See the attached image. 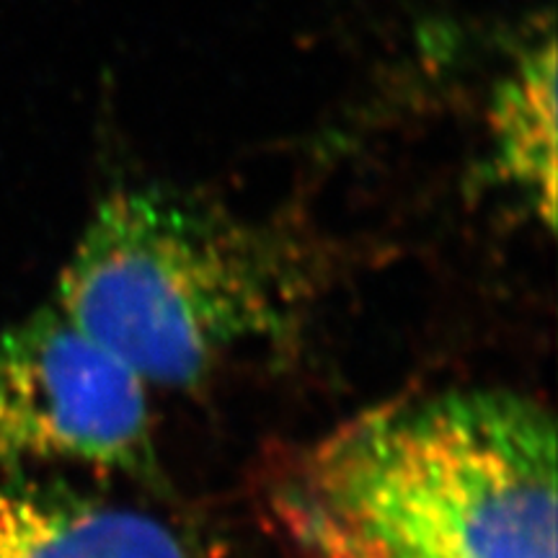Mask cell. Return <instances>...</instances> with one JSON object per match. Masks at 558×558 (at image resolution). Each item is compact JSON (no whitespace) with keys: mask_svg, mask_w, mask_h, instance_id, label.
Segmentation results:
<instances>
[{"mask_svg":"<svg viewBox=\"0 0 558 558\" xmlns=\"http://www.w3.org/2000/svg\"><path fill=\"white\" fill-rule=\"evenodd\" d=\"M494 166L518 186L546 228L556 222V41L520 54L492 101Z\"/></svg>","mask_w":558,"mask_h":558,"instance_id":"cell-5","label":"cell"},{"mask_svg":"<svg viewBox=\"0 0 558 558\" xmlns=\"http://www.w3.org/2000/svg\"><path fill=\"white\" fill-rule=\"evenodd\" d=\"M150 401L148 383L52 303L0 337V465L140 469Z\"/></svg>","mask_w":558,"mask_h":558,"instance_id":"cell-3","label":"cell"},{"mask_svg":"<svg viewBox=\"0 0 558 558\" xmlns=\"http://www.w3.org/2000/svg\"><path fill=\"white\" fill-rule=\"evenodd\" d=\"M316 295L308 251L192 192L107 197L52 305L150 390L192 388L230 354L298 326Z\"/></svg>","mask_w":558,"mask_h":558,"instance_id":"cell-2","label":"cell"},{"mask_svg":"<svg viewBox=\"0 0 558 558\" xmlns=\"http://www.w3.org/2000/svg\"><path fill=\"white\" fill-rule=\"evenodd\" d=\"M303 558H556V424L533 396L378 403L284 456L264 488Z\"/></svg>","mask_w":558,"mask_h":558,"instance_id":"cell-1","label":"cell"},{"mask_svg":"<svg viewBox=\"0 0 558 558\" xmlns=\"http://www.w3.org/2000/svg\"><path fill=\"white\" fill-rule=\"evenodd\" d=\"M0 558H194L186 541L132 507L0 486Z\"/></svg>","mask_w":558,"mask_h":558,"instance_id":"cell-4","label":"cell"}]
</instances>
